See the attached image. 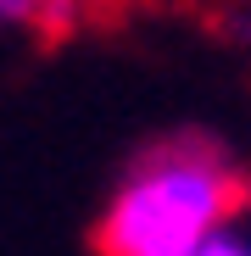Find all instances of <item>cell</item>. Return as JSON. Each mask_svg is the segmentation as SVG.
Instances as JSON below:
<instances>
[{"mask_svg": "<svg viewBox=\"0 0 251 256\" xmlns=\"http://www.w3.org/2000/svg\"><path fill=\"white\" fill-rule=\"evenodd\" d=\"M251 200L245 173L206 140H167L145 150L112 190L95 250L101 256H195L212 234L234 228Z\"/></svg>", "mask_w": 251, "mask_h": 256, "instance_id": "cell-1", "label": "cell"}, {"mask_svg": "<svg viewBox=\"0 0 251 256\" xmlns=\"http://www.w3.org/2000/svg\"><path fill=\"white\" fill-rule=\"evenodd\" d=\"M195 256H251V234L234 223V228H223V234H212V240H206Z\"/></svg>", "mask_w": 251, "mask_h": 256, "instance_id": "cell-2", "label": "cell"}, {"mask_svg": "<svg viewBox=\"0 0 251 256\" xmlns=\"http://www.w3.org/2000/svg\"><path fill=\"white\" fill-rule=\"evenodd\" d=\"M39 12V0H0V28H12V22H28Z\"/></svg>", "mask_w": 251, "mask_h": 256, "instance_id": "cell-3", "label": "cell"}]
</instances>
